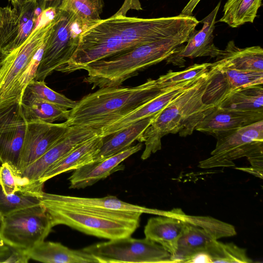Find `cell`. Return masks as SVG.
I'll use <instances>...</instances> for the list:
<instances>
[{"label": "cell", "instance_id": "6da1fadb", "mask_svg": "<svg viewBox=\"0 0 263 263\" xmlns=\"http://www.w3.org/2000/svg\"><path fill=\"white\" fill-rule=\"evenodd\" d=\"M199 23L193 15L152 18L114 14L100 19L80 35L77 49L69 61L56 71L70 73L86 65L135 47L195 29Z\"/></svg>", "mask_w": 263, "mask_h": 263}, {"label": "cell", "instance_id": "7a4b0ae2", "mask_svg": "<svg viewBox=\"0 0 263 263\" xmlns=\"http://www.w3.org/2000/svg\"><path fill=\"white\" fill-rule=\"evenodd\" d=\"M162 89L156 80L152 79L134 87L99 88L77 101L65 122L69 126L87 127L102 133L108 126L154 98Z\"/></svg>", "mask_w": 263, "mask_h": 263}, {"label": "cell", "instance_id": "3957f363", "mask_svg": "<svg viewBox=\"0 0 263 263\" xmlns=\"http://www.w3.org/2000/svg\"><path fill=\"white\" fill-rule=\"evenodd\" d=\"M193 31L143 44L90 63L82 69L87 72L84 82L91 85L93 89L121 86L139 71L166 60L178 47L187 42Z\"/></svg>", "mask_w": 263, "mask_h": 263}, {"label": "cell", "instance_id": "277c9868", "mask_svg": "<svg viewBox=\"0 0 263 263\" xmlns=\"http://www.w3.org/2000/svg\"><path fill=\"white\" fill-rule=\"evenodd\" d=\"M210 77L209 70L157 114L138 140L139 142H144L145 146L142 160L161 149L163 136L177 133L182 137L192 135L198 124L213 110L215 106L202 101Z\"/></svg>", "mask_w": 263, "mask_h": 263}, {"label": "cell", "instance_id": "5b68a950", "mask_svg": "<svg viewBox=\"0 0 263 263\" xmlns=\"http://www.w3.org/2000/svg\"><path fill=\"white\" fill-rule=\"evenodd\" d=\"M53 227L64 224L88 235L109 240L130 236L139 226L141 214L102 212L40 201Z\"/></svg>", "mask_w": 263, "mask_h": 263}, {"label": "cell", "instance_id": "8992f818", "mask_svg": "<svg viewBox=\"0 0 263 263\" xmlns=\"http://www.w3.org/2000/svg\"><path fill=\"white\" fill-rule=\"evenodd\" d=\"M211 156L199 162L201 168L234 166L233 160L247 157L252 167L262 171L263 120L215 136Z\"/></svg>", "mask_w": 263, "mask_h": 263}, {"label": "cell", "instance_id": "52a82bcc", "mask_svg": "<svg viewBox=\"0 0 263 263\" xmlns=\"http://www.w3.org/2000/svg\"><path fill=\"white\" fill-rule=\"evenodd\" d=\"M92 24L69 11L57 9L34 80L44 81L54 70L66 64L78 47L80 35Z\"/></svg>", "mask_w": 263, "mask_h": 263}, {"label": "cell", "instance_id": "ba28073f", "mask_svg": "<svg viewBox=\"0 0 263 263\" xmlns=\"http://www.w3.org/2000/svg\"><path fill=\"white\" fill-rule=\"evenodd\" d=\"M53 227L49 214L40 204L3 216L0 236L11 247L27 251L44 241Z\"/></svg>", "mask_w": 263, "mask_h": 263}, {"label": "cell", "instance_id": "9c48e42d", "mask_svg": "<svg viewBox=\"0 0 263 263\" xmlns=\"http://www.w3.org/2000/svg\"><path fill=\"white\" fill-rule=\"evenodd\" d=\"M98 263L172 262L171 254L160 245L146 238L127 236L96 243L82 249Z\"/></svg>", "mask_w": 263, "mask_h": 263}, {"label": "cell", "instance_id": "30bf717a", "mask_svg": "<svg viewBox=\"0 0 263 263\" xmlns=\"http://www.w3.org/2000/svg\"><path fill=\"white\" fill-rule=\"evenodd\" d=\"M57 9L42 11L37 25L27 39L8 53L0 68V107L5 106L18 76L38 49L44 45L54 23Z\"/></svg>", "mask_w": 263, "mask_h": 263}, {"label": "cell", "instance_id": "8fae6325", "mask_svg": "<svg viewBox=\"0 0 263 263\" xmlns=\"http://www.w3.org/2000/svg\"><path fill=\"white\" fill-rule=\"evenodd\" d=\"M101 134V132L89 128L70 126L63 136L45 154L19 174L15 175L18 192L43 189V186L40 185L38 182L49 167L82 142Z\"/></svg>", "mask_w": 263, "mask_h": 263}, {"label": "cell", "instance_id": "7c38bea8", "mask_svg": "<svg viewBox=\"0 0 263 263\" xmlns=\"http://www.w3.org/2000/svg\"><path fill=\"white\" fill-rule=\"evenodd\" d=\"M42 11L37 0L12 8L0 7V45L8 54L20 46L39 23Z\"/></svg>", "mask_w": 263, "mask_h": 263}, {"label": "cell", "instance_id": "4fadbf2b", "mask_svg": "<svg viewBox=\"0 0 263 263\" xmlns=\"http://www.w3.org/2000/svg\"><path fill=\"white\" fill-rule=\"evenodd\" d=\"M209 70L210 79L202 97L203 102L208 105L217 106L236 90L263 84V71H261L239 70L217 61Z\"/></svg>", "mask_w": 263, "mask_h": 263}, {"label": "cell", "instance_id": "5bb4252c", "mask_svg": "<svg viewBox=\"0 0 263 263\" xmlns=\"http://www.w3.org/2000/svg\"><path fill=\"white\" fill-rule=\"evenodd\" d=\"M69 126L65 122L48 123L39 119L27 121L17 167L13 174H19L41 157L57 143Z\"/></svg>", "mask_w": 263, "mask_h": 263}, {"label": "cell", "instance_id": "9a60e30c", "mask_svg": "<svg viewBox=\"0 0 263 263\" xmlns=\"http://www.w3.org/2000/svg\"><path fill=\"white\" fill-rule=\"evenodd\" d=\"M27 128L21 103L0 107V162L16 172Z\"/></svg>", "mask_w": 263, "mask_h": 263}, {"label": "cell", "instance_id": "2e32d148", "mask_svg": "<svg viewBox=\"0 0 263 263\" xmlns=\"http://www.w3.org/2000/svg\"><path fill=\"white\" fill-rule=\"evenodd\" d=\"M220 4V1L211 12L200 21L203 24L202 28L199 30L194 29L190 33L186 45L178 47L166 60L167 63L181 66L184 62V58L209 56L216 58L219 55L221 50L214 43V30Z\"/></svg>", "mask_w": 263, "mask_h": 263}, {"label": "cell", "instance_id": "e0dca14e", "mask_svg": "<svg viewBox=\"0 0 263 263\" xmlns=\"http://www.w3.org/2000/svg\"><path fill=\"white\" fill-rule=\"evenodd\" d=\"M40 201L67 204L102 212L127 214H152L159 215L160 211L133 204L119 199L114 196L102 198H87L47 193L41 190L31 195Z\"/></svg>", "mask_w": 263, "mask_h": 263}, {"label": "cell", "instance_id": "ac0fdd59", "mask_svg": "<svg viewBox=\"0 0 263 263\" xmlns=\"http://www.w3.org/2000/svg\"><path fill=\"white\" fill-rule=\"evenodd\" d=\"M142 146V143L139 142L111 157L92 161L74 170L68 178L69 189L85 188L107 178L116 172L123 170L124 166L121 163L140 151Z\"/></svg>", "mask_w": 263, "mask_h": 263}, {"label": "cell", "instance_id": "d6986e66", "mask_svg": "<svg viewBox=\"0 0 263 263\" xmlns=\"http://www.w3.org/2000/svg\"><path fill=\"white\" fill-rule=\"evenodd\" d=\"M182 212L178 209L161 211L159 216L149 219L144 227L145 237L162 246L171 256L176 253L178 240L186 224L180 217Z\"/></svg>", "mask_w": 263, "mask_h": 263}, {"label": "cell", "instance_id": "ffe728a7", "mask_svg": "<svg viewBox=\"0 0 263 263\" xmlns=\"http://www.w3.org/2000/svg\"><path fill=\"white\" fill-rule=\"evenodd\" d=\"M202 75L195 79L163 88L159 95L149 102L103 130L101 136L110 135L137 121L158 114L197 82Z\"/></svg>", "mask_w": 263, "mask_h": 263}, {"label": "cell", "instance_id": "44dd1931", "mask_svg": "<svg viewBox=\"0 0 263 263\" xmlns=\"http://www.w3.org/2000/svg\"><path fill=\"white\" fill-rule=\"evenodd\" d=\"M262 120L263 114L232 110L215 106L198 124L195 130L215 137Z\"/></svg>", "mask_w": 263, "mask_h": 263}, {"label": "cell", "instance_id": "7402d4cb", "mask_svg": "<svg viewBox=\"0 0 263 263\" xmlns=\"http://www.w3.org/2000/svg\"><path fill=\"white\" fill-rule=\"evenodd\" d=\"M103 137L97 135L85 141L69 152L62 159L49 167L41 176L38 184L44 183L59 174L75 170L93 161L102 143Z\"/></svg>", "mask_w": 263, "mask_h": 263}, {"label": "cell", "instance_id": "603a6c76", "mask_svg": "<svg viewBox=\"0 0 263 263\" xmlns=\"http://www.w3.org/2000/svg\"><path fill=\"white\" fill-rule=\"evenodd\" d=\"M30 259L45 263H93L97 260L83 250L68 248L59 242L43 241L27 251Z\"/></svg>", "mask_w": 263, "mask_h": 263}, {"label": "cell", "instance_id": "cb8c5ba5", "mask_svg": "<svg viewBox=\"0 0 263 263\" xmlns=\"http://www.w3.org/2000/svg\"><path fill=\"white\" fill-rule=\"evenodd\" d=\"M157 114L140 120L120 130L103 137L102 145L93 161L106 159L131 146L135 141H138Z\"/></svg>", "mask_w": 263, "mask_h": 263}, {"label": "cell", "instance_id": "d4e9b609", "mask_svg": "<svg viewBox=\"0 0 263 263\" xmlns=\"http://www.w3.org/2000/svg\"><path fill=\"white\" fill-rule=\"evenodd\" d=\"M216 61L239 70L263 71V49L259 46L241 48L230 41Z\"/></svg>", "mask_w": 263, "mask_h": 263}, {"label": "cell", "instance_id": "484cf974", "mask_svg": "<svg viewBox=\"0 0 263 263\" xmlns=\"http://www.w3.org/2000/svg\"><path fill=\"white\" fill-rule=\"evenodd\" d=\"M214 239L201 228L186 223L178 240L176 253L171 257L172 262H186L196 253L206 251Z\"/></svg>", "mask_w": 263, "mask_h": 263}, {"label": "cell", "instance_id": "4316f807", "mask_svg": "<svg viewBox=\"0 0 263 263\" xmlns=\"http://www.w3.org/2000/svg\"><path fill=\"white\" fill-rule=\"evenodd\" d=\"M262 84L253 85L236 90L217 106L232 110L263 114Z\"/></svg>", "mask_w": 263, "mask_h": 263}, {"label": "cell", "instance_id": "83f0119b", "mask_svg": "<svg viewBox=\"0 0 263 263\" xmlns=\"http://www.w3.org/2000/svg\"><path fill=\"white\" fill-rule=\"evenodd\" d=\"M262 0H228L223 9V15L218 22L232 28L246 23H253Z\"/></svg>", "mask_w": 263, "mask_h": 263}, {"label": "cell", "instance_id": "f1b7e54d", "mask_svg": "<svg viewBox=\"0 0 263 263\" xmlns=\"http://www.w3.org/2000/svg\"><path fill=\"white\" fill-rule=\"evenodd\" d=\"M21 105L27 121L39 119L48 123L66 121L70 112V109L33 98L23 97Z\"/></svg>", "mask_w": 263, "mask_h": 263}, {"label": "cell", "instance_id": "f546056e", "mask_svg": "<svg viewBox=\"0 0 263 263\" xmlns=\"http://www.w3.org/2000/svg\"><path fill=\"white\" fill-rule=\"evenodd\" d=\"M180 217L186 223L201 228L216 240L236 234L233 225L210 216L187 215L182 211Z\"/></svg>", "mask_w": 263, "mask_h": 263}, {"label": "cell", "instance_id": "4dcf8cb0", "mask_svg": "<svg viewBox=\"0 0 263 263\" xmlns=\"http://www.w3.org/2000/svg\"><path fill=\"white\" fill-rule=\"evenodd\" d=\"M103 0H64L57 9L69 11L85 22L93 24L100 20Z\"/></svg>", "mask_w": 263, "mask_h": 263}, {"label": "cell", "instance_id": "1f68e13d", "mask_svg": "<svg viewBox=\"0 0 263 263\" xmlns=\"http://www.w3.org/2000/svg\"><path fill=\"white\" fill-rule=\"evenodd\" d=\"M206 252L211 257L212 262H253L248 256L246 249L239 247L233 242L224 243L214 239L208 247Z\"/></svg>", "mask_w": 263, "mask_h": 263}, {"label": "cell", "instance_id": "d6a6232c", "mask_svg": "<svg viewBox=\"0 0 263 263\" xmlns=\"http://www.w3.org/2000/svg\"><path fill=\"white\" fill-rule=\"evenodd\" d=\"M23 97L39 99L67 109L74 108L77 102L52 90L46 85L45 81L35 80L27 85Z\"/></svg>", "mask_w": 263, "mask_h": 263}, {"label": "cell", "instance_id": "836d02e7", "mask_svg": "<svg viewBox=\"0 0 263 263\" xmlns=\"http://www.w3.org/2000/svg\"><path fill=\"white\" fill-rule=\"evenodd\" d=\"M45 44L46 43L38 49L18 76L4 106L15 103H21L23 95L26 87L35 78Z\"/></svg>", "mask_w": 263, "mask_h": 263}, {"label": "cell", "instance_id": "e575fe53", "mask_svg": "<svg viewBox=\"0 0 263 263\" xmlns=\"http://www.w3.org/2000/svg\"><path fill=\"white\" fill-rule=\"evenodd\" d=\"M213 63L195 64L180 71H168L156 79L161 88L195 79L208 72Z\"/></svg>", "mask_w": 263, "mask_h": 263}, {"label": "cell", "instance_id": "d590c367", "mask_svg": "<svg viewBox=\"0 0 263 263\" xmlns=\"http://www.w3.org/2000/svg\"><path fill=\"white\" fill-rule=\"evenodd\" d=\"M40 204L41 202L37 197L20 192L6 195L0 185V214L2 216Z\"/></svg>", "mask_w": 263, "mask_h": 263}, {"label": "cell", "instance_id": "8d00e7d4", "mask_svg": "<svg viewBox=\"0 0 263 263\" xmlns=\"http://www.w3.org/2000/svg\"><path fill=\"white\" fill-rule=\"evenodd\" d=\"M0 185L6 195L14 194L17 192L15 175L7 163L2 164L0 166Z\"/></svg>", "mask_w": 263, "mask_h": 263}, {"label": "cell", "instance_id": "74e56055", "mask_svg": "<svg viewBox=\"0 0 263 263\" xmlns=\"http://www.w3.org/2000/svg\"><path fill=\"white\" fill-rule=\"evenodd\" d=\"M30 259L27 251L13 248L6 263H26Z\"/></svg>", "mask_w": 263, "mask_h": 263}, {"label": "cell", "instance_id": "f35d334b", "mask_svg": "<svg viewBox=\"0 0 263 263\" xmlns=\"http://www.w3.org/2000/svg\"><path fill=\"white\" fill-rule=\"evenodd\" d=\"M186 262L210 263L212 262V260L210 254L206 251H201L194 254Z\"/></svg>", "mask_w": 263, "mask_h": 263}, {"label": "cell", "instance_id": "ab89813d", "mask_svg": "<svg viewBox=\"0 0 263 263\" xmlns=\"http://www.w3.org/2000/svg\"><path fill=\"white\" fill-rule=\"evenodd\" d=\"M62 0H37L39 7L42 10L52 7L57 9L61 4Z\"/></svg>", "mask_w": 263, "mask_h": 263}, {"label": "cell", "instance_id": "60d3db41", "mask_svg": "<svg viewBox=\"0 0 263 263\" xmlns=\"http://www.w3.org/2000/svg\"><path fill=\"white\" fill-rule=\"evenodd\" d=\"M201 0H189L181 12V14L191 16L193 12Z\"/></svg>", "mask_w": 263, "mask_h": 263}, {"label": "cell", "instance_id": "b9f144b4", "mask_svg": "<svg viewBox=\"0 0 263 263\" xmlns=\"http://www.w3.org/2000/svg\"><path fill=\"white\" fill-rule=\"evenodd\" d=\"M33 0H8L13 7L20 6Z\"/></svg>", "mask_w": 263, "mask_h": 263}, {"label": "cell", "instance_id": "7bdbcfd3", "mask_svg": "<svg viewBox=\"0 0 263 263\" xmlns=\"http://www.w3.org/2000/svg\"><path fill=\"white\" fill-rule=\"evenodd\" d=\"M8 54L0 45V68Z\"/></svg>", "mask_w": 263, "mask_h": 263}, {"label": "cell", "instance_id": "ee69618b", "mask_svg": "<svg viewBox=\"0 0 263 263\" xmlns=\"http://www.w3.org/2000/svg\"><path fill=\"white\" fill-rule=\"evenodd\" d=\"M3 216H2L0 214V227H1V224H2V221H3Z\"/></svg>", "mask_w": 263, "mask_h": 263}, {"label": "cell", "instance_id": "f6af8a7d", "mask_svg": "<svg viewBox=\"0 0 263 263\" xmlns=\"http://www.w3.org/2000/svg\"><path fill=\"white\" fill-rule=\"evenodd\" d=\"M64 1V0H62V1H61V2H62V1Z\"/></svg>", "mask_w": 263, "mask_h": 263}]
</instances>
